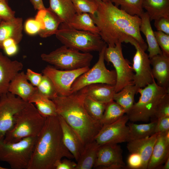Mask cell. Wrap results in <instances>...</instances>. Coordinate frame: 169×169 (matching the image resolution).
Segmentation results:
<instances>
[{"mask_svg":"<svg viewBox=\"0 0 169 169\" xmlns=\"http://www.w3.org/2000/svg\"><path fill=\"white\" fill-rule=\"evenodd\" d=\"M95 1L97 9L94 14L90 15L99 29V35L108 46H115L118 43H130L133 46L138 43L144 51L147 49L140 30V17L129 14L110 0Z\"/></svg>","mask_w":169,"mask_h":169,"instance_id":"6da1fadb","label":"cell"},{"mask_svg":"<svg viewBox=\"0 0 169 169\" xmlns=\"http://www.w3.org/2000/svg\"><path fill=\"white\" fill-rule=\"evenodd\" d=\"M64 157L74 158L64 144L58 115L48 117L37 136L27 169H55Z\"/></svg>","mask_w":169,"mask_h":169,"instance_id":"7a4b0ae2","label":"cell"},{"mask_svg":"<svg viewBox=\"0 0 169 169\" xmlns=\"http://www.w3.org/2000/svg\"><path fill=\"white\" fill-rule=\"evenodd\" d=\"M85 88L69 95H57L52 100L58 115L73 129L85 146L95 140L103 125L92 118L84 105Z\"/></svg>","mask_w":169,"mask_h":169,"instance_id":"3957f363","label":"cell"},{"mask_svg":"<svg viewBox=\"0 0 169 169\" xmlns=\"http://www.w3.org/2000/svg\"><path fill=\"white\" fill-rule=\"evenodd\" d=\"M46 119L33 104L28 102L15 115L14 125L6 133L3 141L15 142L24 138L37 137L44 127Z\"/></svg>","mask_w":169,"mask_h":169,"instance_id":"277c9868","label":"cell"},{"mask_svg":"<svg viewBox=\"0 0 169 169\" xmlns=\"http://www.w3.org/2000/svg\"><path fill=\"white\" fill-rule=\"evenodd\" d=\"M169 89L159 86L155 81L143 88H140L138 101L134 103L129 112L126 114L132 122H147L153 118L158 103Z\"/></svg>","mask_w":169,"mask_h":169,"instance_id":"5b68a950","label":"cell"},{"mask_svg":"<svg viewBox=\"0 0 169 169\" xmlns=\"http://www.w3.org/2000/svg\"><path fill=\"white\" fill-rule=\"evenodd\" d=\"M55 35L64 45L83 52H100L107 44L99 34L76 29L62 23Z\"/></svg>","mask_w":169,"mask_h":169,"instance_id":"8992f818","label":"cell"},{"mask_svg":"<svg viewBox=\"0 0 169 169\" xmlns=\"http://www.w3.org/2000/svg\"><path fill=\"white\" fill-rule=\"evenodd\" d=\"M37 137L24 138L15 142L0 139V161L12 169H27Z\"/></svg>","mask_w":169,"mask_h":169,"instance_id":"52a82bcc","label":"cell"},{"mask_svg":"<svg viewBox=\"0 0 169 169\" xmlns=\"http://www.w3.org/2000/svg\"><path fill=\"white\" fill-rule=\"evenodd\" d=\"M42 60L56 68L64 70L89 67L93 58L90 53H85L63 45L49 53L41 55Z\"/></svg>","mask_w":169,"mask_h":169,"instance_id":"ba28073f","label":"cell"},{"mask_svg":"<svg viewBox=\"0 0 169 169\" xmlns=\"http://www.w3.org/2000/svg\"><path fill=\"white\" fill-rule=\"evenodd\" d=\"M107 46L106 44L99 52L98 60L93 67L75 80L71 87V94L94 84H105L115 86L117 79L115 71L108 69L105 63L104 54Z\"/></svg>","mask_w":169,"mask_h":169,"instance_id":"9c48e42d","label":"cell"},{"mask_svg":"<svg viewBox=\"0 0 169 169\" xmlns=\"http://www.w3.org/2000/svg\"><path fill=\"white\" fill-rule=\"evenodd\" d=\"M104 58L107 62L111 63L115 68L117 76L115 86V92L119 91L126 85L133 83L134 72L129 61L124 57L121 43H118L114 47L107 46Z\"/></svg>","mask_w":169,"mask_h":169,"instance_id":"30bf717a","label":"cell"},{"mask_svg":"<svg viewBox=\"0 0 169 169\" xmlns=\"http://www.w3.org/2000/svg\"><path fill=\"white\" fill-rule=\"evenodd\" d=\"M28 102L9 92L0 96V139L12 128L15 115Z\"/></svg>","mask_w":169,"mask_h":169,"instance_id":"8fae6325","label":"cell"},{"mask_svg":"<svg viewBox=\"0 0 169 169\" xmlns=\"http://www.w3.org/2000/svg\"><path fill=\"white\" fill-rule=\"evenodd\" d=\"M89 69V67H85L74 70H64L48 65L42 70V73L51 80L58 95L66 96L71 94V87L75 80Z\"/></svg>","mask_w":169,"mask_h":169,"instance_id":"7c38bea8","label":"cell"},{"mask_svg":"<svg viewBox=\"0 0 169 169\" xmlns=\"http://www.w3.org/2000/svg\"><path fill=\"white\" fill-rule=\"evenodd\" d=\"M128 120L126 114L115 121L103 126L95 140L100 146L127 142L129 129L127 123Z\"/></svg>","mask_w":169,"mask_h":169,"instance_id":"4fadbf2b","label":"cell"},{"mask_svg":"<svg viewBox=\"0 0 169 169\" xmlns=\"http://www.w3.org/2000/svg\"><path fill=\"white\" fill-rule=\"evenodd\" d=\"M133 59L134 74L133 83L139 88H143L155 81L152 73L150 59L145 51L137 44Z\"/></svg>","mask_w":169,"mask_h":169,"instance_id":"5bb4252c","label":"cell"},{"mask_svg":"<svg viewBox=\"0 0 169 169\" xmlns=\"http://www.w3.org/2000/svg\"><path fill=\"white\" fill-rule=\"evenodd\" d=\"M94 167L106 169L125 168L121 146L117 144L100 146Z\"/></svg>","mask_w":169,"mask_h":169,"instance_id":"9a60e30c","label":"cell"},{"mask_svg":"<svg viewBox=\"0 0 169 169\" xmlns=\"http://www.w3.org/2000/svg\"><path fill=\"white\" fill-rule=\"evenodd\" d=\"M0 49V96L8 92L10 82L22 70L23 64L4 55Z\"/></svg>","mask_w":169,"mask_h":169,"instance_id":"2e32d148","label":"cell"},{"mask_svg":"<svg viewBox=\"0 0 169 169\" xmlns=\"http://www.w3.org/2000/svg\"><path fill=\"white\" fill-rule=\"evenodd\" d=\"M169 157V131L158 133L147 169L161 168Z\"/></svg>","mask_w":169,"mask_h":169,"instance_id":"e0dca14e","label":"cell"},{"mask_svg":"<svg viewBox=\"0 0 169 169\" xmlns=\"http://www.w3.org/2000/svg\"><path fill=\"white\" fill-rule=\"evenodd\" d=\"M158 133L145 138L129 141L127 148L130 153H136L141 156L142 161V169H147Z\"/></svg>","mask_w":169,"mask_h":169,"instance_id":"ac0fdd59","label":"cell"},{"mask_svg":"<svg viewBox=\"0 0 169 169\" xmlns=\"http://www.w3.org/2000/svg\"><path fill=\"white\" fill-rule=\"evenodd\" d=\"M58 116L62 129L64 144L77 161L83 151L85 146L73 129L61 116Z\"/></svg>","mask_w":169,"mask_h":169,"instance_id":"d6986e66","label":"cell"},{"mask_svg":"<svg viewBox=\"0 0 169 169\" xmlns=\"http://www.w3.org/2000/svg\"><path fill=\"white\" fill-rule=\"evenodd\" d=\"M38 11L35 18L41 26L39 36L46 38L55 34L62 23L60 19L49 8Z\"/></svg>","mask_w":169,"mask_h":169,"instance_id":"ffe728a7","label":"cell"},{"mask_svg":"<svg viewBox=\"0 0 169 169\" xmlns=\"http://www.w3.org/2000/svg\"><path fill=\"white\" fill-rule=\"evenodd\" d=\"M150 59L152 74L156 84L169 89V57L158 54Z\"/></svg>","mask_w":169,"mask_h":169,"instance_id":"44dd1931","label":"cell"},{"mask_svg":"<svg viewBox=\"0 0 169 169\" xmlns=\"http://www.w3.org/2000/svg\"><path fill=\"white\" fill-rule=\"evenodd\" d=\"M37 90V87L28 82L23 71L19 72L15 76L10 82L8 89V92L28 102Z\"/></svg>","mask_w":169,"mask_h":169,"instance_id":"7402d4cb","label":"cell"},{"mask_svg":"<svg viewBox=\"0 0 169 169\" xmlns=\"http://www.w3.org/2000/svg\"><path fill=\"white\" fill-rule=\"evenodd\" d=\"M21 18H15L10 21H2L0 23V49L3 42L8 39H13L18 44L21 41L23 29Z\"/></svg>","mask_w":169,"mask_h":169,"instance_id":"603a6c76","label":"cell"},{"mask_svg":"<svg viewBox=\"0 0 169 169\" xmlns=\"http://www.w3.org/2000/svg\"><path fill=\"white\" fill-rule=\"evenodd\" d=\"M140 18L141 23L140 30L146 37L147 43L149 57L150 59L157 55L162 54V52L157 42L148 14L146 12H144Z\"/></svg>","mask_w":169,"mask_h":169,"instance_id":"cb8c5ba5","label":"cell"},{"mask_svg":"<svg viewBox=\"0 0 169 169\" xmlns=\"http://www.w3.org/2000/svg\"><path fill=\"white\" fill-rule=\"evenodd\" d=\"M84 88L87 95L97 101L107 104L113 100L115 93V86L96 83L88 85Z\"/></svg>","mask_w":169,"mask_h":169,"instance_id":"d4e9b609","label":"cell"},{"mask_svg":"<svg viewBox=\"0 0 169 169\" xmlns=\"http://www.w3.org/2000/svg\"><path fill=\"white\" fill-rule=\"evenodd\" d=\"M49 8L60 19L67 24L76 13L71 0H49Z\"/></svg>","mask_w":169,"mask_h":169,"instance_id":"484cf974","label":"cell"},{"mask_svg":"<svg viewBox=\"0 0 169 169\" xmlns=\"http://www.w3.org/2000/svg\"><path fill=\"white\" fill-rule=\"evenodd\" d=\"M142 6L151 21L162 17L169 18V0H144Z\"/></svg>","mask_w":169,"mask_h":169,"instance_id":"4316f807","label":"cell"},{"mask_svg":"<svg viewBox=\"0 0 169 169\" xmlns=\"http://www.w3.org/2000/svg\"><path fill=\"white\" fill-rule=\"evenodd\" d=\"M133 83L129 84L119 91L115 92L113 100L119 104L125 110V114L131 109L134 103V97L139 89Z\"/></svg>","mask_w":169,"mask_h":169,"instance_id":"83f0119b","label":"cell"},{"mask_svg":"<svg viewBox=\"0 0 169 169\" xmlns=\"http://www.w3.org/2000/svg\"><path fill=\"white\" fill-rule=\"evenodd\" d=\"M28 102L34 103L39 113L45 118L58 115L53 101L40 94L37 90Z\"/></svg>","mask_w":169,"mask_h":169,"instance_id":"f1b7e54d","label":"cell"},{"mask_svg":"<svg viewBox=\"0 0 169 169\" xmlns=\"http://www.w3.org/2000/svg\"><path fill=\"white\" fill-rule=\"evenodd\" d=\"M100 146L95 140L86 145L77 161L75 169H91L94 167Z\"/></svg>","mask_w":169,"mask_h":169,"instance_id":"f546056e","label":"cell"},{"mask_svg":"<svg viewBox=\"0 0 169 169\" xmlns=\"http://www.w3.org/2000/svg\"><path fill=\"white\" fill-rule=\"evenodd\" d=\"M66 25L76 29L99 34L98 27L90 15L88 13H76Z\"/></svg>","mask_w":169,"mask_h":169,"instance_id":"4dcf8cb0","label":"cell"},{"mask_svg":"<svg viewBox=\"0 0 169 169\" xmlns=\"http://www.w3.org/2000/svg\"><path fill=\"white\" fill-rule=\"evenodd\" d=\"M157 120L150 123L137 124L133 122L127 123L129 129L128 140L127 142L133 140L150 136L155 133V129Z\"/></svg>","mask_w":169,"mask_h":169,"instance_id":"1f68e13d","label":"cell"},{"mask_svg":"<svg viewBox=\"0 0 169 169\" xmlns=\"http://www.w3.org/2000/svg\"><path fill=\"white\" fill-rule=\"evenodd\" d=\"M125 114L124 109L114 100L106 104L100 122L103 126L112 123Z\"/></svg>","mask_w":169,"mask_h":169,"instance_id":"d6a6232c","label":"cell"},{"mask_svg":"<svg viewBox=\"0 0 169 169\" xmlns=\"http://www.w3.org/2000/svg\"><path fill=\"white\" fill-rule=\"evenodd\" d=\"M116 7L131 16L139 17L144 12L143 8L144 0H110Z\"/></svg>","mask_w":169,"mask_h":169,"instance_id":"836d02e7","label":"cell"},{"mask_svg":"<svg viewBox=\"0 0 169 169\" xmlns=\"http://www.w3.org/2000/svg\"><path fill=\"white\" fill-rule=\"evenodd\" d=\"M84 103L89 115L94 120L100 121L106 104L97 101L87 95L84 99Z\"/></svg>","mask_w":169,"mask_h":169,"instance_id":"e575fe53","label":"cell"},{"mask_svg":"<svg viewBox=\"0 0 169 169\" xmlns=\"http://www.w3.org/2000/svg\"><path fill=\"white\" fill-rule=\"evenodd\" d=\"M36 87L40 94L51 100L58 95L51 80L44 75L43 74L40 83Z\"/></svg>","mask_w":169,"mask_h":169,"instance_id":"d590c367","label":"cell"},{"mask_svg":"<svg viewBox=\"0 0 169 169\" xmlns=\"http://www.w3.org/2000/svg\"><path fill=\"white\" fill-rule=\"evenodd\" d=\"M77 13H87L91 15L95 13L97 5L95 0H71Z\"/></svg>","mask_w":169,"mask_h":169,"instance_id":"8d00e7d4","label":"cell"},{"mask_svg":"<svg viewBox=\"0 0 169 169\" xmlns=\"http://www.w3.org/2000/svg\"><path fill=\"white\" fill-rule=\"evenodd\" d=\"M166 117H169V93L165 94L158 103L153 117L157 120Z\"/></svg>","mask_w":169,"mask_h":169,"instance_id":"74e56055","label":"cell"},{"mask_svg":"<svg viewBox=\"0 0 169 169\" xmlns=\"http://www.w3.org/2000/svg\"><path fill=\"white\" fill-rule=\"evenodd\" d=\"M154 33L162 54L169 57V35L158 31H154Z\"/></svg>","mask_w":169,"mask_h":169,"instance_id":"f35d334b","label":"cell"},{"mask_svg":"<svg viewBox=\"0 0 169 169\" xmlns=\"http://www.w3.org/2000/svg\"><path fill=\"white\" fill-rule=\"evenodd\" d=\"M15 12L8 5L7 0L0 1V18L3 21L14 19Z\"/></svg>","mask_w":169,"mask_h":169,"instance_id":"ab89813d","label":"cell"},{"mask_svg":"<svg viewBox=\"0 0 169 169\" xmlns=\"http://www.w3.org/2000/svg\"><path fill=\"white\" fill-rule=\"evenodd\" d=\"M24 28L27 33L33 35L38 34L41 30V26L40 23L35 18H30L26 21Z\"/></svg>","mask_w":169,"mask_h":169,"instance_id":"60d3db41","label":"cell"},{"mask_svg":"<svg viewBox=\"0 0 169 169\" xmlns=\"http://www.w3.org/2000/svg\"><path fill=\"white\" fill-rule=\"evenodd\" d=\"M18 44L13 39H7L3 42L2 49L3 50L7 56H13L18 51Z\"/></svg>","mask_w":169,"mask_h":169,"instance_id":"b9f144b4","label":"cell"},{"mask_svg":"<svg viewBox=\"0 0 169 169\" xmlns=\"http://www.w3.org/2000/svg\"><path fill=\"white\" fill-rule=\"evenodd\" d=\"M127 166L132 169H142V161L139 154L132 153L128 156L127 160Z\"/></svg>","mask_w":169,"mask_h":169,"instance_id":"7bdbcfd3","label":"cell"},{"mask_svg":"<svg viewBox=\"0 0 169 169\" xmlns=\"http://www.w3.org/2000/svg\"><path fill=\"white\" fill-rule=\"evenodd\" d=\"M154 20V26L157 31L169 35V18L162 17Z\"/></svg>","mask_w":169,"mask_h":169,"instance_id":"ee69618b","label":"cell"},{"mask_svg":"<svg viewBox=\"0 0 169 169\" xmlns=\"http://www.w3.org/2000/svg\"><path fill=\"white\" fill-rule=\"evenodd\" d=\"M25 74L28 80L36 87L40 84L43 76V74L36 72L30 69H27Z\"/></svg>","mask_w":169,"mask_h":169,"instance_id":"f6af8a7d","label":"cell"},{"mask_svg":"<svg viewBox=\"0 0 169 169\" xmlns=\"http://www.w3.org/2000/svg\"><path fill=\"white\" fill-rule=\"evenodd\" d=\"M155 129V133L166 132L169 131V117L159 118Z\"/></svg>","mask_w":169,"mask_h":169,"instance_id":"bcb514c9","label":"cell"},{"mask_svg":"<svg viewBox=\"0 0 169 169\" xmlns=\"http://www.w3.org/2000/svg\"><path fill=\"white\" fill-rule=\"evenodd\" d=\"M65 158L57 162L55 165V169H75L76 163Z\"/></svg>","mask_w":169,"mask_h":169,"instance_id":"7dc6e473","label":"cell"},{"mask_svg":"<svg viewBox=\"0 0 169 169\" xmlns=\"http://www.w3.org/2000/svg\"><path fill=\"white\" fill-rule=\"evenodd\" d=\"M30 1L35 10H39L46 8L43 0H30Z\"/></svg>","mask_w":169,"mask_h":169,"instance_id":"c3c4849f","label":"cell"},{"mask_svg":"<svg viewBox=\"0 0 169 169\" xmlns=\"http://www.w3.org/2000/svg\"><path fill=\"white\" fill-rule=\"evenodd\" d=\"M164 165L163 166H162L161 168L162 169H169V157H168L165 163H164Z\"/></svg>","mask_w":169,"mask_h":169,"instance_id":"681fc988","label":"cell"},{"mask_svg":"<svg viewBox=\"0 0 169 169\" xmlns=\"http://www.w3.org/2000/svg\"><path fill=\"white\" fill-rule=\"evenodd\" d=\"M8 169V168H5V167H3L1 166L0 165V169Z\"/></svg>","mask_w":169,"mask_h":169,"instance_id":"f907efd6","label":"cell"},{"mask_svg":"<svg viewBox=\"0 0 169 169\" xmlns=\"http://www.w3.org/2000/svg\"><path fill=\"white\" fill-rule=\"evenodd\" d=\"M106 2L109 1V0H100Z\"/></svg>","mask_w":169,"mask_h":169,"instance_id":"816d5d0a","label":"cell"},{"mask_svg":"<svg viewBox=\"0 0 169 169\" xmlns=\"http://www.w3.org/2000/svg\"><path fill=\"white\" fill-rule=\"evenodd\" d=\"M2 21V20L0 18V23Z\"/></svg>","mask_w":169,"mask_h":169,"instance_id":"f5cc1de1","label":"cell"},{"mask_svg":"<svg viewBox=\"0 0 169 169\" xmlns=\"http://www.w3.org/2000/svg\"><path fill=\"white\" fill-rule=\"evenodd\" d=\"M2 0H0V1H2Z\"/></svg>","mask_w":169,"mask_h":169,"instance_id":"db71d44e","label":"cell"}]
</instances>
